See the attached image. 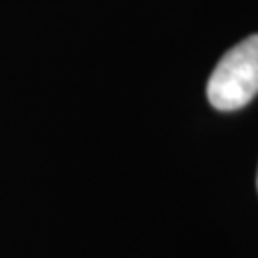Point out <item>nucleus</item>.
I'll list each match as a JSON object with an SVG mask.
<instances>
[{
    "label": "nucleus",
    "instance_id": "obj_1",
    "mask_svg": "<svg viewBox=\"0 0 258 258\" xmlns=\"http://www.w3.org/2000/svg\"><path fill=\"white\" fill-rule=\"evenodd\" d=\"M258 94V35L243 38L222 55L207 84L214 109L237 111Z\"/></svg>",
    "mask_w": 258,
    "mask_h": 258
},
{
    "label": "nucleus",
    "instance_id": "obj_2",
    "mask_svg": "<svg viewBox=\"0 0 258 258\" xmlns=\"http://www.w3.org/2000/svg\"><path fill=\"white\" fill-rule=\"evenodd\" d=\"M256 185H258V176H256Z\"/></svg>",
    "mask_w": 258,
    "mask_h": 258
}]
</instances>
